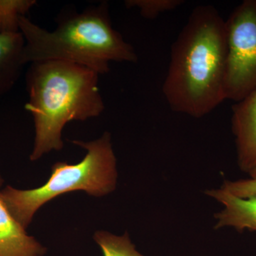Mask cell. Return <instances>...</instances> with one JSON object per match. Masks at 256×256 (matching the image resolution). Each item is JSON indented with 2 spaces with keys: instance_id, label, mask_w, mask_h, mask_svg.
Returning <instances> with one entry per match:
<instances>
[{
  "instance_id": "1",
  "label": "cell",
  "mask_w": 256,
  "mask_h": 256,
  "mask_svg": "<svg viewBox=\"0 0 256 256\" xmlns=\"http://www.w3.org/2000/svg\"><path fill=\"white\" fill-rule=\"evenodd\" d=\"M226 20L213 5H200L171 47L162 92L174 112L201 118L226 100Z\"/></svg>"
},
{
  "instance_id": "15",
  "label": "cell",
  "mask_w": 256,
  "mask_h": 256,
  "mask_svg": "<svg viewBox=\"0 0 256 256\" xmlns=\"http://www.w3.org/2000/svg\"><path fill=\"white\" fill-rule=\"evenodd\" d=\"M2 183H3L2 178L1 176H0V186H2Z\"/></svg>"
},
{
  "instance_id": "14",
  "label": "cell",
  "mask_w": 256,
  "mask_h": 256,
  "mask_svg": "<svg viewBox=\"0 0 256 256\" xmlns=\"http://www.w3.org/2000/svg\"><path fill=\"white\" fill-rule=\"evenodd\" d=\"M249 176H250V178H256V170H254V172H252V173L249 174Z\"/></svg>"
},
{
  "instance_id": "5",
  "label": "cell",
  "mask_w": 256,
  "mask_h": 256,
  "mask_svg": "<svg viewBox=\"0 0 256 256\" xmlns=\"http://www.w3.org/2000/svg\"><path fill=\"white\" fill-rule=\"evenodd\" d=\"M224 95L236 102L256 88V0H244L226 20Z\"/></svg>"
},
{
  "instance_id": "11",
  "label": "cell",
  "mask_w": 256,
  "mask_h": 256,
  "mask_svg": "<svg viewBox=\"0 0 256 256\" xmlns=\"http://www.w3.org/2000/svg\"><path fill=\"white\" fill-rule=\"evenodd\" d=\"M94 240L100 246L104 256H146L136 250L128 232L116 236L107 232H97Z\"/></svg>"
},
{
  "instance_id": "7",
  "label": "cell",
  "mask_w": 256,
  "mask_h": 256,
  "mask_svg": "<svg viewBox=\"0 0 256 256\" xmlns=\"http://www.w3.org/2000/svg\"><path fill=\"white\" fill-rule=\"evenodd\" d=\"M204 193L223 206L214 216L215 230L232 228L239 233L245 230L256 232V196L238 198L220 188L207 190Z\"/></svg>"
},
{
  "instance_id": "4",
  "label": "cell",
  "mask_w": 256,
  "mask_h": 256,
  "mask_svg": "<svg viewBox=\"0 0 256 256\" xmlns=\"http://www.w3.org/2000/svg\"><path fill=\"white\" fill-rule=\"evenodd\" d=\"M72 142L87 150L78 164L55 163L50 178L40 188L20 190L8 186L1 191L6 208L25 229L38 208L60 195L82 190L92 196L100 197L116 190L118 172L110 133L105 132L90 142Z\"/></svg>"
},
{
  "instance_id": "3",
  "label": "cell",
  "mask_w": 256,
  "mask_h": 256,
  "mask_svg": "<svg viewBox=\"0 0 256 256\" xmlns=\"http://www.w3.org/2000/svg\"><path fill=\"white\" fill-rule=\"evenodd\" d=\"M56 23L55 30L50 32L26 16L20 18V32L25 41V65L60 60L87 67L100 75L108 73L111 62H138L132 45L112 28L106 2L82 12H62Z\"/></svg>"
},
{
  "instance_id": "9",
  "label": "cell",
  "mask_w": 256,
  "mask_h": 256,
  "mask_svg": "<svg viewBox=\"0 0 256 256\" xmlns=\"http://www.w3.org/2000/svg\"><path fill=\"white\" fill-rule=\"evenodd\" d=\"M24 44L21 32L0 34V97L12 88L21 75Z\"/></svg>"
},
{
  "instance_id": "13",
  "label": "cell",
  "mask_w": 256,
  "mask_h": 256,
  "mask_svg": "<svg viewBox=\"0 0 256 256\" xmlns=\"http://www.w3.org/2000/svg\"><path fill=\"white\" fill-rule=\"evenodd\" d=\"M220 188L238 198L256 196V178L226 180Z\"/></svg>"
},
{
  "instance_id": "8",
  "label": "cell",
  "mask_w": 256,
  "mask_h": 256,
  "mask_svg": "<svg viewBox=\"0 0 256 256\" xmlns=\"http://www.w3.org/2000/svg\"><path fill=\"white\" fill-rule=\"evenodd\" d=\"M24 228L6 208L0 191V256H43L46 248Z\"/></svg>"
},
{
  "instance_id": "12",
  "label": "cell",
  "mask_w": 256,
  "mask_h": 256,
  "mask_svg": "<svg viewBox=\"0 0 256 256\" xmlns=\"http://www.w3.org/2000/svg\"><path fill=\"white\" fill-rule=\"evenodd\" d=\"M182 0H126L127 8H137L142 18L154 20L168 12L178 9L184 4Z\"/></svg>"
},
{
  "instance_id": "6",
  "label": "cell",
  "mask_w": 256,
  "mask_h": 256,
  "mask_svg": "<svg viewBox=\"0 0 256 256\" xmlns=\"http://www.w3.org/2000/svg\"><path fill=\"white\" fill-rule=\"evenodd\" d=\"M232 130L235 138L239 170H256V88L232 106Z\"/></svg>"
},
{
  "instance_id": "2",
  "label": "cell",
  "mask_w": 256,
  "mask_h": 256,
  "mask_svg": "<svg viewBox=\"0 0 256 256\" xmlns=\"http://www.w3.org/2000/svg\"><path fill=\"white\" fill-rule=\"evenodd\" d=\"M98 77L92 69L69 62L30 64L26 74L28 100L25 109L34 122L32 161L63 148L62 131L68 122L86 120L104 112Z\"/></svg>"
},
{
  "instance_id": "10",
  "label": "cell",
  "mask_w": 256,
  "mask_h": 256,
  "mask_svg": "<svg viewBox=\"0 0 256 256\" xmlns=\"http://www.w3.org/2000/svg\"><path fill=\"white\" fill-rule=\"evenodd\" d=\"M36 4V0H0V34L20 32V18Z\"/></svg>"
}]
</instances>
